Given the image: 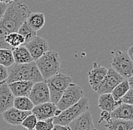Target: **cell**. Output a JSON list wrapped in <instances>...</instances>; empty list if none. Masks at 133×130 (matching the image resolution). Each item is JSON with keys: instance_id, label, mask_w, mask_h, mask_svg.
I'll return each instance as SVG.
<instances>
[{"instance_id": "obj_1", "label": "cell", "mask_w": 133, "mask_h": 130, "mask_svg": "<svg viewBox=\"0 0 133 130\" xmlns=\"http://www.w3.org/2000/svg\"><path fill=\"white\" fill-rule=\"evenodd\" d=\"M30 13V8L26 4L18 0H14L8 5L0 24L9 33L17 32L20 26L26 21Z\"/></svg>"}, {"instance_id": "obj_2", "label": "cell", "mask_w": 133, "mask_h": 130, "mask_svg": "<svg viewBox=\"0 0 133 130\" xmlns=\"http://www.w3.org/2000/svg\"><path fill=\"white\" fill-rule=\"evenodd\" d=\"M8 83L17 81H30L33 83L44 81L35 61L26 63H14L8 67Z\"/></svg>"}, {"instance_id": "obj_3", "label": "cell", "mask_w": 133, "mask_h": 130, "mask_svg": "<svg viewBox=\"0 0 133 130\" xmlns=\"http://www.w3.org/2000/svg\"><path fill=\"white\" fill-rule=\"evenodd\" d=\"M35 62L44 80L49 78L60 72L61 59L58 53L53 50L46 51Z\"/></svg>"}, {"instance_id": "obj_4", "label": "cell", "mask_w": 133, "mask_h": 130, "mask_svg": "<svg viewBox=\"0 0 133 130\" xmlns=\"http://www.w3.org/2000/svg\"><path fill=\"white\" fill-rule=\"evenodd\" d=\"M45 81L49 89L50 101L57 105L64 90L72 82V78L67 74L59 72Z\"/></svg>"}, {"instance_id": "obj_5", "label": "cell", "mask_w": 133, "mask_h": 130, "mask_svg": "<svg viewBox=\"0 0 133 130\" xmlns=\"http://www.w3.org/2000/svg\"><path fill=\"white\" fill-rule=\"evenodd\" d=\"M89 108V100L87 97L83 96L77 103L61 111L57 117H54L55 124H61L68 126L69 123L76 118L79 115L88 111Z\"/></svg>"}, {"instance_id": "obj_6", "label": "cell", "mask_w": 133, "mask_h": 130, "mask_svg": "<svg viewBox=\"0 0 133 130\" xmlns=\"http://www.w3.org/2000/svg\"><path fill=\"white\" fill-rule=\"evenodd\" d=\"M110 64L111 67L125 79L133 75V62L125 52L116 51L110 61Z\"/></svg>"}, {"instance_id": "obj_7", "label": "cell", "mask_w": 133, "mask_h": 130, "mask_svg": "<svg viewBox=\"0 0 133 130\" xmlns=\"http://www.w3.org/2000/svg\"><path fill=\"white\" fill-rule=\"evenodd\" d=\"M83 96L84 92L83 88L80 86L71 82L62 94L60 100L57 103V106L60 110L64 111L67 108L77 103Z\"/></svg>"}, {"instance_id": "obj_8", "label": "cell", "mask_w": 133, "mask_h": 130, "mask_svg": "<svg viewBox=\"0 0 133 130\" xmlns=\"http://www.w3.org/2000/svg\"><path fill=\"white\" fill-rule=\"evenodd\" d=\"M125 79V78L111 67L108 69V72L106 76L104 77V79L98 87L95 92L99 95L103 93H111L113 89L116 87V85L124 81Z\"/></svg>"}, {"instance_id": "obj_9", "label": "cell", "mask_w": 133, "mask_h": 130, "mask_svg": "<svg viewBox=\"0 0 133 130\" xmlns=\"http://www.w3.org/2000/svg\"><path fill=\"white\" fill-rule=\"evenodd\" d=\"M34 105L50 101V92L48 84L44 80L34 83L31 91L28 96Z\"/></svg>"}, {"instance_id": "obj_10", "label": "cell", "mask_w": 133, "mask_h": 130, "mask_svg": "<svg viewBox=\"0 0 133 130\" xmlns=\"http://www.w3.org/2000/svg\"><path fill=\"white\" fill-rule=\"evenodd\" d=\"M31 111L36 117L37 120H40L57 117L62 111L58 108L55 103L49 101L35 105Z\"/></svg>"}, {"instance_id": "obj_11", "label": "cell", "mask_w": 133, "mask_h": 130, "mask_svg": "<svg viewBox=\"0 0 133 130\" xmlns=\"http://www.w3.org/2000/svg\"><path fill=\"white\" fill-rule=\"evenodd\" d=\"M24 45L30 53L34 61L38 59L49 49V45L46 39L37 35Z\"/></svg>"}, {"instance_id": "obj_12", "label": "cell", "mask_w": 133, "mask_h": 130, "mask_svg": "<svg viewBox=\"0 0 133 130\" xmlns=\"http://www.w3.org/2000/svg\"><path fill=\"white\" fill-rule=\"evenodd\" d=\"M70 130H92L95 129L91 113L85 111L69 123Z\"/></svg>"}, {"instance_id": "obj_13", "label": "cell", "mask_w": 133, "mask_h": 130, "mask_svg": "<svg viewBox=\"0 0 133 130\" xmlns=\"http://www.w3.org/2000/svg\"><path fill=\"white\" fill-rule=\"evenodd\" d=\"M30 114H32L31 111H21L12 107L2 113V117L8 124L12 126H20L25 118Z\"/></svg>"}, {"instance_id": "obj_14", "label": "cell", "mask_w": 133, "mask_h": 130, "mask_svg": "<svg viewBox=\"0 0 133 130\" xmlns=\"http://www.w3.org/2000/svg\"><path fill=\"white\" fill-rule=\"evenodd\" d=\"M108 72V68L104 66H102L98 63L95 62L93 63L92 68L88 73L89 83L91 87L95 91L101 84V83L104 79Z\"/></svg>"}, {"instance_id": "obj_15", "label": "cell", "mask_w": 133, "mask_h": 130, "mask_svg": "<svg viewBox=\"0 0 133 130\" xmlns=\"http://www.w3.org/2000/svg\"><path fill=\"white\" fill-rule=\"evenodd\" d=\"M15 96L11 91L7 82L0 83V113H3L13 107Z\"/></svg>"}, {"instance_id": "obj_16", "label": "cell", "mask_w": 133, "mask_h": 130, "mask_svg": "<svg viewBox=\"0 0 133 130\" xmlns=\"http://www.w3.org/2000/svg\"><path fill=\"white\" fill-rule=\"evenodd\" d=\"M34 83L30 81H17L8 83V87L16 96H28Z\"/></svg>"}, {"instance_id": "obj_17", "label": "cell", "mask_w": 133, "mask_h": 130, "mask_svg": "<svg viewBox=\"0 0 133 130\" xmlns=\"http://www.w3.org/2000/svg\"><path fill=\"white\" fill-rule=\"evenodd\" d=\"M122 101L119 99L116 101L111 93L100 94L98 97V107L101 111H105L111 113Z\"/></svg>"}, {"instance_id": "obj_18", "label": "cell", "mask_w": 133, "mask_h": 130, "mask_svg": "<svg viewBox=\"0 0 133 130\" xmlns=\"http://www.w3.org/2000/svg\"><path fill=\"white\" fill-rule=\"evenodd\" d=\"M111 117L133 120V105L121 102L110 113Z\"/></svg>"}, {"instance_id": "obj_19", "label": "cell", "mask_w": 133, "mask_h": 130, "mask_svg": "<svg viewBox=\"0 0 133 130\" xmlns=\"http://www.w3.org/2000/svg\"><path fill=\"white\" fill-rule=\"evenodd\" d=\"M11 50H12V53L15 63L21 64V63H26L34 61L30 53L25 47V45H21L17 48H11Z\"/></svg>"}, {"instance_id": "obj_20", "label": "cell", "mask_w": 133, "mask_h": 130, "mask_svg": "<svg viewBox=\"0 0 133 130\" xmlns=\"http://www.w3.org/2000/svg\"><path fill=\"white\" fill-rule=\"evenodd\" d=\"M105 126L109 130H132L133 120L111 117Z\"/></svg>"}, {"instance_id": "obj_21", "label": "cell", "mask_w": 133, "mask_h": 130, "mask_svg": "<svg viewBox=\"0 0 133 130\" xmlns=\"http://www.w3.org/2000/svg\"><path fill=\"white\" fill-rule=\"evenodd\" d=\"M45 22V15L43 13H41V12L30 13L26 19V23L36 32L38 30H40L44 26Z\"/></svg>"}, {"instance_id": "obj_22", "label": "cell", "mask_w": 133, "mask_h": 130, "mask_svg": "<svg viewBox=\"0 0 133 130\" xmlns=\"http://www.w3.org/2000/svg\"><path fill=\"white\" fill-rule=\"evenodd\" d=\"M34 104L28 96H16L14 99L13 107L21 111H32Z\"/></svg>"}, {"instance_id": "obj_23", "label": "cell", "mask_w": 133, "mask_h": 130, "mask_svg": "<svg viewBox=\"0 0 133 130\" xmlns=\"http://www.w3.org/2000/svg\"><path fill=\"white\" fill-rule=\"evenodd\" d=\"M5 41L11 48L25 44L24 37L17 32L8 33L5 37Z\"/></svg>"}, {"instance_id": "obj_24", "label": "cell", "mask_w": 133, "mask_h": 130, "mask_svg": "<svg viewBox=\"0 0 133 130\" xmlns=\"http://www.w3.org/2000/svg\"><path fill=\"white\" fill-rule=\"evenodd\" d=\"M129 89H130V86L128 81V79H125L124 81L120 82L118 85H116V87L113 89L111 94L114 96V99L118 101L123 96H125V94L129 91Z\"/></svg>"}, {"instance_id": "obj_25", "label": "cell", "mask_w": 133, "mask_h": 130, "mask_svg": "<svg viewBox=\"0 0 133 130\" xmlns=\"http://www.w3.org/2000/svg\"><path fill=\"white\" fill-rule=\"evenodd\" d=\"M15 63L12 50L9 48H0V64L9 67Z\"/></svg>"}, {"instance_id": "obj_26", "label": "cell", "mask_w": 133, "mask_h": 130, "mask_svg": "<svg viewBox=\"0 0 133 130\" xmlns=\"http://www.w3.org/2000/svg\"><path fill=\"white\" fill-rule=\"evenodd\" d=\"M17 33L21 34L25 39V44L31 41L35 36H36V31L34 30L33 28L30 27V26L25 21L23 24L21 25L17 31Z\"/></svg>"}, {"instance_id": "obj_27", "label": "cell", "mask_w": 133, "mask_h": 130, "mask_svg": "<svg viewBox=\"0 0 133 130\" xmlns=\"http://www.w3.org/2000/svg\"><path fill=\"white\" fill-rule=\"evenodd\" d=\"M54 117H51L45 120H38L36 123V130H52L54 128Z\"/></svg>"}, {"instance_id": "obj_28", "label": "cell", "mask_w": 133, "mask_h": 130, "mask_svg": "<svg viewBox=\"0 0 133 130\" xmlns=\"http://www.w3.org/2000/svg\"><path fill=\"white\" fill-rule=\"evenodd\" d=\"M37 121H38V120H37L36 117L32 113V114H29L23 120L21 126L26 129L33 130L35 129Z\"/></svg>"}, {"instance_id": "obj_29", "label": "cell", "mask_w": 133, "mask_h": 130, "mask_svg": "<svg viewBox=\"0 0 133 130\" xmlns=\"http://www.w3.org/2000/svg\"><path fill=\"white\" fill-rule=\"evenodd\" d=\"M9 32L0 24V48H11L8 45V44L5 41V37Z\"/></svg>"}, {"instance_id": "obj_30", "label": "cell", "mask_w": 133, "mask_h": 130, "mask_svg": "<svg viewBox=\"0 0 133 130\" xmlns=\"http://www.w3.org/2000/svg\"><path fill=\"white\" fill-rule=\"evenodd\" d=\"M120 100L125 103L133 105V89L130 88L129 89V91L120 98Z\"/></svg>"}, {"instance_id": "obj_31", "label": "cell", "mask_w": 133, "mask_h": 130, "mask_svg": "<svg viewBox=\"0 0 133 130\" xmlns=\"http://www.w3.org/2000/svg\"><path fill=\"white\" fill-rule=\"evenodd\" d=\"M8 76V68L0 64V83L6 81Z\"/></svg>"}, {"instance_id": "obj_32", "label": "cell", "mask_w": 133, "mask_h": 130, "mask_svg": "<svg viewBox=\"0 0 133 130\" xmlns=\"http://www.w3.org/2000/svg\"><path fill=\"white\" fill-rule=\"evenodd\" d=\"M111 118V116H110V113L108 112V111H102L101 114V120H100V122L101 121H105L107 123L108 121L110 120V119Z\"/></svg>"}, {"instance_id": "obj_33", "label": "cell", "mask_w": 133, "mask_h": 130, "mask_svg": "<svg viewBox=\"0 0 133 130\" xmlns=\"http://www.w3.org/2000/svg\"><path fill=\"white\" fill-rule=\"evenodd\" d=\"M8 4H6V3H3V2H0V22L2 21L3 17H4V14H5V12L7 9V7H8Z\"/></svg>"}, {"instance_id": "obj_34", "label": "cell", "mask_w": 133, "mask_h": 130, "mask_svg": "<svg viewBox=\"0 0 133 130\" xmlns=\"http://www.w3.org/2000/svg\"><path fill=\"white\" fill-rule=\"evenodd\" d=\"M53 130H70L69 126H64L61 124H55Z\"/></svg>"}, {"instance_id": "obj_35", "label": "cell", "mask_w": 133, "mask_h": 130, "mask_svg": "<svg viewBox=\"0 0 133 130\" xmlns=\"http://www.w3.org/2000/svg\"><path fill=\"white\" fill-rule=\"evenodd\" d=\"M127 53L128 55L129 56V57L131 58V59L132 60L133 62V44L128 49V51H127Z\"/></svg>"}, {"instance_id": "obj_36", "label": "cell", "mask_w": 133, "mask_h": 130, "mask_svg": "<svg viewBox=\"0 0 133 130\" xmlns=\"http://www.w3.org/2000/svg\"><path fill=\"white\" fill-rule=\"evenodd\" d=\"M128 81H129V83L130 88L133 89V75L131 76L129 78H128Z\"/></svg>"}, {"instance_id": "obj_37", "label": "cell", "mask_w": 133, "mask_h": 130, "mask_svg": "<svg viewBox=\"0 0 133 130\" xmlns=\"http://www.w3.org/2000/svg\"><path fill=\"white\" fill-rule=\"evenodd\" d=\"M14 0H0L1 2H3V3H6V4H10L11 2H12Z\"/></svg>"}]
</instances>
